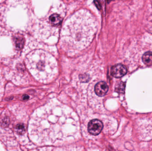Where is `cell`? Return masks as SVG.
<instances>
[{"label":"cell","instance_id":"1","mask_svg":"<svg viewBox=\"0 0 152 151\" xmlns=\"http://www.w3.org/2000/svg\"><path fill=\"white\" fill-rule=\"evenodd\" d=\"M97 27V21L89 12L78 11L65 22L61 31V43L66 49L82 50L92 41Z\"/></svg>","mask_w":152,"mask_h":151},{"label":"cell","instance_id":"2","mask_svg":"<svg viewBox=\"0 0 152 151\" xmlns=\"http://www.w3.org/2000/svg\"><path fill=\"white\" fill-rule=\"evenodd\" d=\"M31 66L38 79L48 82L55 76L57 71V62L54 57L44 51L34 53Z\"/></svg>","mask_w":152,"mask_h":151},{"label":"cell","instance_id":"3","mask_svg":"<svg viewBox=\"0 0 152 151\" xmlns=\"http://www.w3.org/2000/svg\"><path fill=\"white\" fill-rule=\"evenodd\" d=\"M103 128V125L102 121L99 120L94 119L88 123V129L91 134L96 136L101 133Z\"/></svg>","mask_w":152,"mask_h":151},{"label":"cell","instance_id":"4","mask_svg":"<svg viewBox=\"0 0 152 151\" xmlns=\"http://www.w3.org/2000/svg\"><path fill=\"white\" fill-rule=\"evenodd\" d=\"M127 70L126 66L121 64L115 65L112 67L111 73L113 77L116 78H120L123 77L126 74Z\"/></svg>","mask_w":152,"mask_h":151},{"label":"cell","instance_id":"5","mask_svg":"<svg viewBox=\"0 0 152 151\" xmlns=\"http://www.w3.org/2000/svg\"><path fill=\"white\" fill-rule=\"evenodd\" d=\"M108 89V85L104 82H100L95 87V92L98 96L102 97L106 95Z\"/></svg>","mask_w":152,"mask_h":151},{"label":"cell","instance_id":"6","mask_svg":"<svg viewBox=\"0 0 152 151\" xmlns=\"http://www.w3.org/2000/svg\"><path fill=\"white\" fill-rule=\"evenodd\" d=\"M49 21L53 25H60L62 18L58 14H53L50 16Z\"/></svg>","mask_w":152,"mask_h":151},{"label":"cell","instance_id":"7","mask_svg":"<svg viewBox=\"0 0 152 151\" xmlns=\"http://www.w3.org/2000/svg\"><path fill=\"white\" fill-rule=\"evenodd\" d=\"M143 62L146 65L150 66L152 64V52L148 51L145 53L142 57Z\"/></svg>","mask_w":152,"mask_h":151},{"label":"cell","instance_id":"8","mask_svg":"<svg viewBox=\"0 0 152 151\" xmlns=\"http://www.w3.org/2000/svg\"><path fill=\"white\" fill-rule=\"evenodd\" d=\"M15 46L16 48L19 50H20L24 44V40L23 37L20 35H17L14 39Z\"/></svg>","mask_w":152,"mask_h":151},{"label":"cell","instance_id":"9","mask_svg":"<svg viewBox=\"0 0 152 151\" xmlns=\"http://www.w3.org/2000/svg\"><path fill=\"white\" fill-rule=\"evenodd\" d=\"M125 83L121 82L118 85V87L116 88V90L120 93H122L125 90Z\"/></svg>","mask_w":152,"mask_h":151}]
</instances>
